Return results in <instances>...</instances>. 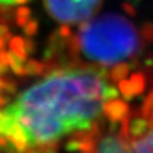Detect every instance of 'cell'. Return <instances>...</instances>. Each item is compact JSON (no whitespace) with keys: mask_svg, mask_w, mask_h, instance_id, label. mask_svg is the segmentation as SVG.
<instances>
[{"mask_svg":"<svg viewBox=\"0 0 153 153\" xmlns=\"http://www.w3.org/2000/svg\"><path fill=\"white\" fill-rule=\"evenodd\" d=\"M22 1H25V0H0V4H3V5H13V4H18Z\"/></svg>","mask_w":153,"mask_h":153,"instance_id":"obj_6","label":"cell"},{"mask_svg":"<svg viewBox=\"0 0 153 153\" xmlns=\"http://www.w3.org/2000/svg\"><path fill=\"white\" fill-rule=\"evenodd\" d=\"M102 0H45L51 17L63 23L87 21L101 5Z\"/></svg>","mask_w":153,"mask_h":153,"instance_id":"obj_3","label":"cell"},{"mask_svg":"<svg viewBox=\"0 0 153 153\" xmlns=\"http://www.w3.org/2000/svg\"><path fill=\"white\" fill-rule=\"evenodd\" d=\"M137 27L119 14H105L85 25L79 35V45L88 59L102 64L120 63L139 49Z\"/></svg>","mask_w":153,"mask_h":153,"instance_id":"obj_2","label":"cell"},{"mask_svg":"<svg viewBox=\"0 0 153 153\" xmlns=\"http://www.w3.org/2000/svg\"><path fill=\"white\" fill-rule=\"evenodd\" d=\"M117 94L100 71L60 70L0 110V142L18 151L51 144L91 128Z\"/></svg>","mask_w":153,"mask_h":153,"instance_id":"obj_1","label":"cell"},{"mask_svg":"<svg viewBox=\"0 0 153 153\" xmlns=\"http://www.w3.org/2000/svg\"><path fill=\"white\" fill-rule=\"evenodd\" d=\"M93 153H129V149L117 134H107L98 140Z\"/></svg>","mask_w":153,"mask_h":153,"instance_id":"obj_4","label":"cell"},{"mask_svg":"<svg viewBox=\"0 0 153 153\" xmlns=\"http://www.w3.org/2000/svg\"><path fill=\"white\" fill-rule=\"evenodd\" d=\"M129 153H153V131L139 137L129 148Z\"/></svg>","mask_w":153,"mask_h":153,"instance_id":"obj_5","label":"cell"}]
</instances>
